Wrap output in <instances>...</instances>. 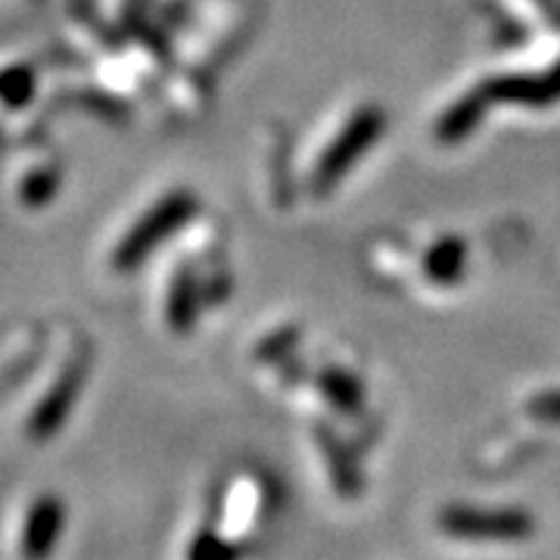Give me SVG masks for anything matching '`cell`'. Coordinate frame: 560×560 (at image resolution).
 <instances>
[{
    "mask_svg": "<svg viewBox=\"0 0 560 560\" xmlns=\"http://www.w3.org/2000/svg\"><path fill=\"white\" fill-rule=\"evenodd\" d=\"M440 529L455 539L521 541L536 533V523L514 508H448L440 514Z\"/></svg>",
    "mask_w": 560,
    "mask_h": 560,
    "instance_id": "6da1fadb",
    "label": "cell"
},
{
    "mask_svg": "<svg viewBox=\"0 0 560 560\" xmlns=\"http://www.w3.org/2000/svg\"><path fill=\"white\" fill-rule=\"evenodd\" d=\"M383 128V116L377 113V109H368V113H361L359 119L352 121L349 128H346V135H342L334 147H330V153L320 160L318 165V175H315V180H318V187H330L334 180L340 178L342 172L352 165V162L359 160L361 150L371 143V140L381 135Z\"/></svg>",
    "mask_w": 560,
    "mask_h": 560,
    "instance_id": "7a4b0ae2",
    "label": "cell"
},
{
    "mask_svg": "<svg viewBox=\"0 0 560 560\" xmlns=\"http://www.w3.org/2000/svg\"><path fill=\"white\" fill-rule=\"evenodd\" d=\"M482 97H501L504 103H551L560 97V66L548 79H504L489 84Z\"/></svg>",
    "mask_w": 560,
    "mask_h": 560,
    "instance_id": "3957f363",
    "label": "cell"
},
{
    "mask_svg": "<svg viewBox=\"0 0 560 560\" xmlns=\"http://www.w3.org/2000/svg\"><path fill=\"white\" fill-rule=\"evenodd\" d=\"M486 103V97H467V101L460 103V106H455L445 119H442L440 125V135L445 140H455L460 138V135H467L470 128H474V121H477V116H480V106Z\"/></svg>",
    "mask_w": 560,
    "mask_h": 560,
    "instance_id": "277c9868",
    "label": "cell"
},
{
    "mask_svg": "<svg viewBox=\"0 0 560 560\" xmlns=\"http://www.w3.org/2000/svg\"><path fill=\"white\" fill-rule=\"evenodd\" d=\"M460 259H464V249H460L458 241H448V243H440L433 253H430V275L436 280H455L460 271Z\"/></svg>",
    "mask_w": 560,
    "mask_h": 560,
    "instance_id": "5b68a950",
    "label": "cell"
},
{
    "mask_svg": "<svg viewBox=\"0 0 560 560\" xmlns=\"http://www.w3.org/2000/svg\"><path fill=\"white\" fill-rule=\"evenodd\" d=\"M529 411L541 420H560V393H548L529 405Z\"/></svg>",
    "mask_w": 560,
    "mask_h": 560,
    "instance_id": "8992f818",
    "label": "cell"
},
{
    "mask_svg": "<svg viewBox=\"0 0 560 560\" xmlns=\"http://www.w3.org/2000/svg\"><path fill=\"white\" fill-rule=\"evenodd\" d=\"M197 560H231V551L215 536H202V541L197 545Z\"/></svg>",
    "mask_w": 560,
    "mask_h": 560,
    "instance_id": "52a82bcc",
    "label": "cell"
}]
</instances>
